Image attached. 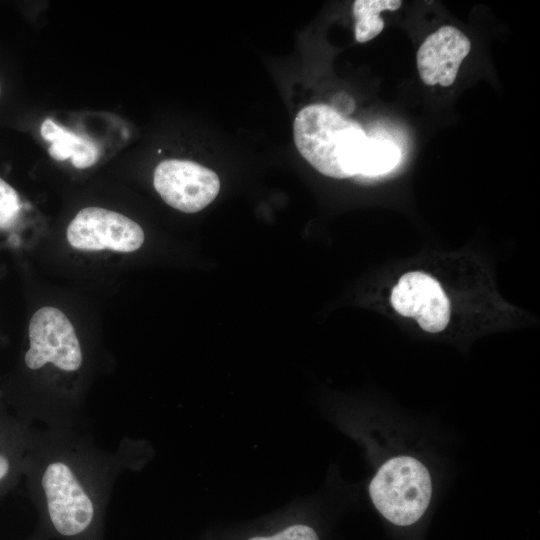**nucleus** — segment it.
Listing matches in <instances>:
<instances>
[{"label":"nucleus","mask_w":540,"mask_h":540,"mask_svg":"<svg viewBox=\"0 0 540 540\" xmlns=\"http://www.w3.org/2000/svg\"><path fill=\"white\" fill-rule=\"evenodd\" d=\"M118 463L66 428L34 432L23 475L42 540H103L109 490Z\"/></svg>","instance_id":"1"},{"label":"nucleus","mask_w":540,"mask_h":540,"mask_svg":"<svg viewBox=\"0 0 540 540\" xmlns=\"http://www.w3.org/2000/svg\"><path fill=\"white\" fill-rule=\"evenodd\" d=\"M293 131L298 151L318 172L336 179L358 175L368 138L358 122L332 106L312 104L298 112Z\"/></svg>","instance_id":"2"},{"label":"nucleus","mask_w":540,"mask_h":540,"mask_svg":"<svg viewBox=\"0 0 540 540\" xmlns=\"http://www.w3.org/2000/svg\"><path fill=\"white\" fill-rule=\"evenodd\" d=\"M368 491L374 507L385 520L397 527H409L424 516L430 505L432 477L418 458L395 454L382 461Z\"/></svg>","instance_id":"3"},{"label":"nucleus","mask_w":540,"mask_h":540,"mask_svg":"<svg viewBox=\"0 0 540 540\" xmlns=\"http://www.w3.org/2000/svg\"><path fill=\"white\" fill-rule=\"evenodd\" d=\"M29 347L23 360L30 371L52 365L65 373L78 371L83 352L76 331L68 317L55 307H42L30 319Z\"/></svg>","instance_id":"4"},{"label":"nucleus","mask_w":540,"mask_h":540,"mask_svg":"<svg viewBox=\"0 0 540 540\" xmlns=\"http://www.w3.org/2000/svg\"><path fill=\"white\" fill-rule=\"evenodd\" d=\"M67 240L78 250L129 253L144 242V231L125 215L100 207L81 209L67 227Z\"/></svg>","instance_id":"5"},{"label":"nucleus","mask_w":540,"mask_h":540,"mask_svg":"<svg viewBox=\"0 0 540 540\" xmlns=\"http://www.w3.org/2000/svg\"><path fill=\"white\" fill-rule=\"evenodd\" d=\"M154 188L171 207L196 213L218 195L220 180L209 168L190 160L167 159L154 171Z\"/></svg>","instance_id":"6"},{"label":"nucleus","mask_w":540,"mask_h":540,"mask_svg":"<svg viewBox=\"0 0 540 540\" xmlns=\"http://www.w3.org/2000/svg\"><path fill=\"white\" fill-rule=\"evenodd\" d=\"M390 299L397 313L416 319L427 332H441L449 323L450 302L446 293L435 278L423 272L401 276Z\"/></svg>","instance_id":"7"},{"label":"nucleus","mask_w":540,"mask_h":540,"mask_svg":"<svg viewBox=\"0 0 540 540\" xmlns=\"http://www.w3.org/2000/svg\"><path fill=\"white\" fill-rule=\"evenodd\" d=\"M471 50L469 38L454 26H442L430 34L417 51L416 63L424 84L451 86Z\"/></svg>","instance_id":"8"},{"label":"nucleus","mask_w":540,"mask_h":540,"mask_svg":"<svg viewBox=\"0 0 540 540\" xmlns=\"http://www.w3.org/2000/svg\"><path fill=\"white\" fill-rule=\"evenodd\" d=\"M33 434L28 422L9 412L0 402V498L23 476Z\"/></svg>","instance_id":"9"},{"label":"nucleus","mask_w":540,"mask_h":540,"mask_svg":"<svg viewBox=\"0 0 540 540\" xmlns=\"http://www.w3.org/2000/svg\"><path fill=\"white\" fill-rule=\"evenodd\" d=\"M40 131L42 137L51 142L48 152L55 160L70 158L76 168L84 169L94 165L100 157L99 146L94 141L59 126L52 119H46Z\"/></svg>","instance_id":"10"},{"label":"nucleus","mask_w":540,"mask_h":540,"mask_svg":"<svg viewBox=\"0 0 540 540\" xmlns=\"http://www.w3.org/2000/svg\"><path fill=\"white\" fill-rule=\"evenodd\" d=\"M402 6L401 0H356L353 3L355 18V39L365 43L378 36L384 29L380 13L384 10L396 11Z\"/></svg>","instance_id":"11"},{"label":"nucleus","mask_w":540,"mask_h":540,"mask_svg":"<svg viewBox=\"0 0 540 540\" xmlns=\"http://www.w3.org/2000/svg\"><path fill=\"white\" fill-rule=\"evenodd\" d=\"M401 158L399 147L382 137H368L358 175L375 176L392 170Z\"/></svg>","instance_id":"12"},{"label":"nucleus","mask_w":540,"mask_h":540,"mask_svg":"<svg viewBox=\"0 0 540 540\" xmlns=\"http://www.w3.org/2000/svg\"><path fill=\"white\" fill-rule=\"evenodd\" d=\"M21 207L17 191L0 177V230H9L14 226Z\"/></svg>","instance_id":"13"},{"label":"nucleus","mask_w":540,"mask_h":540,"mask_svg":"<svg viewBox=\"0 0 540 540\" xmlns=\"http://www.w3.org/2000/svg\"><path fill=\"white\" fill-rule=\"evenodd\" d=\"M246 540H320L317 531L310 525L296 523L269 535H254Z\"/></svg>","instance_id":"14"},{"label":"nucleus","mask_w":540,"mask_h":540,"mask_svg":"<svg viewBox=\"0 0 540 540\" xmlns=\"http://www.w3.org/2000/svg\"><path fill=\"white\" fill-rule=\"evenodd\" d=\"M30 540H42V539H40L39 537H37V536L35 535V536H33Z\"/></svg>","instance_id":"15"},{"label":"nucleus","mask_w":540,"mask_h":540,"mask_svg":"<svg viewBox=\"0 0 540 540\" xmlns=\"http://www.w3.org/2000/svg\"><path fill=\"white\" fill-rule=\"evenodd\" d=\"M0 92H1V86H0Z\"/></svg>","instance_id":"16"}]
</instances>
